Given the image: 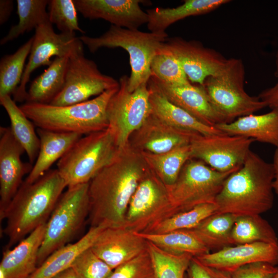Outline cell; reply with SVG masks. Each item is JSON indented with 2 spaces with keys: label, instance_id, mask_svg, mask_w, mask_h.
<instances>
[{
  "label": "cell",
  "instance_id": "obj_1",
  "mask_svg": "<svg viewBox=\"0 0 278 278\" xmlns=\"http://www.w3.org/2000/svg\"><path fill=\"white\" fill-rule=\"evenodd\" d=\"M148 169L142 153L129 143L89 182L91 227H124L126 212Z\"/></svg>",
  "mask_w": 278,
  "mask_h": 278
},
{
  "label": "cell",
  "instance_id": "obj_2",
  "mask_svg": "<svg viewBox=\"0 0 278 278\" xmlns=\"http://www.w3.org/2000/svg\"><path fill=\"white\" fill-rule=\"evenodd\" d=\"M273 179L272 163L250 150L242 165L224 180L215 199L216 213L239 217L268 211L273 205Z\"/></svg>",
  "mask_w": 278,
  "mask_h": 278
},
{
  "label": "cell",
  "instance_id": "obj_3",
  "mask_svg": "<svg viewBox=\"0 0 278 278\" xmlns=\"http://www.w3.org/2000/svg\"><path fill=\"white\" fill-rule=\"evenodd\" d=\"M66 187L57 169H49L32 183L23 181L0 216L1 220H7L4 233L8 241L5 249H11L47 222Z\"/></svg>",
  "mask_w": 278,
  "mask_h": 278
},
{
  "label": "cell",
  "instance_id": "obj_4",
  "mask_svg": "<svg viewBox=\"0 0 278 278\" xmlns=\"http://www.w3.org/2000/svg\"><path fill=\"white\" fill-rule=\"evenodd\" d=\"M119 86L79 103L55 106L25 102L20 107L38 128L87 135L108 128V104Z\"/></svg>",
  "mask_w": 278,
  "mask_h": 278
},
{
  "label": "cell",
  "instance_id": "obj_5",
  "mask_svg": "<svg viewBox=\"0 0 278 278\" xmlns=\"http://www.w3.org/2000/svg\"><path fill=\"white\" fill-rule=\"evenodd\" d=\"M167 38L166 32H146L112 25L98 37L85 35L79 37L92 53L103 47H120L128 52L131 66L128 83L130 92L134 91L141 84L148 83L151 76V61Z\"/></svg>",
  "mask_w": 278,
  "mask_h": 278
},
{
  "label": "cell",
  "instance_id": "obj_6",
  "mask_svg": "<svg viewBox=\"0 0 278 278\" xmlns=\"http://www.w3.org/2000/svg\"><path fill=\"white\" fill-rule=\"evenodd\" d=\"M120 150L109 128L95 132L77 141L58 161L57 169L67 187L88 183Z\"/></svg>",
  "mask_w": 278,
  "mask_h": 278
},
{
  "label": "cell",
  "instance_id": "obj_7",
  "mask_svg": "<svg viewBox=\"0 0 278 278\" xmlns=\"http://www.w3.org/2000/svg\"><path fill=\"white\" fill-rule=\"evenodd\" d=\"M245 67L239 59H229L220 74L207 78L202 85L207 98L224 123L253 114L267 107L258 96L249 95L244 88Z\"/></svg>",
  "mask_w": 278,
  "mask_h": 278
},
{
  "label": "cell",
  "instance_id": "obj_8",
  "mask_svg": "<svg viewBox=\"0 0 278 278\" xmlns=\"http://www.w3.org/2000/svg\"><path fill=\"white\" fill-rule=\"evenodd\" d=\"M89 183L67 187L46 223L37 268L55 251L76 236L89 215Z\"/></svg>",
  "mask_w": 278,
  "mask_h": 278
},
{
  "label": "cell",
  "instance_id": "obj_9",
  "mask_svg": "<svg viewBox=\"0 0 278 278\" xmlns=\"http://www.w3.org/2000/svg\"><path fill=\"white\" fill-rule=\"evenodd\" d=\"M235 171L221 172L201 160H188L176 182L167 187L175 214L200 204L215 203L224 180Z\"/></svg>",
  "mask_w": 278,
  "mask_h": 278
},
{
  "label": "cell",
  "instance_id": "obj_10",
  "mask_svg": "<svg viewBox=\"0 0 278 278\" xmlns=\"http://www.w3.org/2000/svg\"><path fill=\"white\" fill-rule=\"evenodd\" d=\"M128 79L126 75L119 78V89L111 98L107 108L108 128L120 149L128 144L132 133L152 113L148 83L130 92Z\"/></svg>",
  "mask_w": 278,
  "mask_h": 278
},
{
  "label": "cell",
  "instance_id": "obj_11",
  "mask_svg": "<svg viewBox=\"0 0 278 278\" xmlns=\"http://www.w3.org/2000/svg\"><path fill=\"white\" fill-rule=\"evenodd\" d=\"M174 214L167 186L148 166L131 197L124 227L145 233Z\"/></svg>",
  "mask_w": 278,
  "mask_h": 278
},
{
  "label": "cell",
  "instance_id": "obj_12",
  "mask_svg": "<svg viewBox=\"0 0 278 278\" xmlns=\"http://www.w3.org/2000/svg\"><path fill=\"white\" fill-rule=\"evenodd\" d=\"M83 52V43L75 33H56L49 19L35 29L28 61L25 66L20 84L13 95L15 102L26 101V85L31 74L39 67L49 65L51 58L68 57Z\"/></svg>",
  "mask_w": 278,
  "mask_h": 278
},
{
  "label": "cell",
  "instance_id": "obj_13",
  "mask_svg": "<svg viewBox=\"0 0 278 278\" xmlns=\"http://www.w3.org/2000/svg\"><path fill=\"white\" fill-rule=\"evenodd\" d=\"M119 85V81L101 73L94 61L85 57L84 52L79 53L69 58L64 86L50 104L83 102Z\"/></svg>",
  "mask_w": 278,
  "mask_h": 278
},
{
  "label": "cell",
  "instance_id": "obj_14",
  "mask_svg": "<svg viewBox=\"0 0 278 278\" xmlns=\"http://www.w3.org/2000/svg\"><path fill=\"white\" fill-rule=\"evenodd\" d=\"M255 140L239 135L198 134L190 143L191 159L202 161L221 172L238 170Z\"/></svg>",
  "mask_w": 278,
  "mask_h": 278
},
{
  "label": "cell",
  "instance_id": "obj_15",
  "mask_svg": "<svg viewBox=\"0 0 278 278\" xmlns=\"http://www.w3.org/2000/svg\"><path fill=\"white\" fill-rule=\"evenodd\" d=\"M160 50L173 55L181 63L189 82L200 85L207 78L222 72L229 60L198 41L178 37L167 38Z\"/></svg>",
  "mask_w": 278,
  "mask_h": 278
},
{
  "label": "cell",
  "instance_id": "obj_16",
  "mask_svg": "<svg viewBox=\"0 0 278 278\" xmlns=\"http://www.w3.org/2000/svg\"><path fill=\"white\" fill-rule=\"evenodd\" d=\"M0 216L22 185L23 177L33 165L23 162V147L14 136L10 127H0Z\"/></svg>",
  "mask_w": 278,
  "mask_h": 278
},
{
  "label": "cell",
  "instance_id": "obj_17",
  "mask_svg": "<svg viewBox=\"0 0 278 278\" xmlns=\"http://www.w3.org/2000/svg\"><path fill=\"white\" fill-rule=\"evenodd\" d=\"M198 134L171 127L151 113L142 126L132 133L129 144L140 152L161 154L189 145Z\"/></svg>",
  "mask_w": 278,
  "mask_h": 278
},
{
  "label": "cell",
  "instance_id": "obj_18",
  "mask_svg": "<svg viewBox=\"0 0 278 278\" xmlns=\"http://www.w3.org/2000/svg\"><path fill=\"white\" fill-rule=\"evenodd\" d=\"M142 0H74L78 12L90 20L103 19L112 25L136 30L147 24L148 15Z\"/></svg>",
  "mask_w": 278,
  "mask_h": 278
},
{
  "label": "cell",
  "instance_id": "obj_19",
  "mask_svg": "<svg viewBox=\"0 0 278 278\" xmlns=\"http://www.w3.org/2000/svg\"><path fill=\"white\" fill-rule=\"evenodd\" d=\"M113 270L147 250V241L125 227L105 228L91 247Z\"/></svg>",
  "mask_w": 278,
  "mask_h": 278
},
{
  "label": "cell",
  "instance_id": "obj_20",
  "mask_svg": "<svg viewBox=\"0 0 278 278\" xmlns=\"http://www.w3.org/2000/svg\"><path fill=\"white\" fill-rule=\"evenodd\" d=\"M204 265L229 273L254 262L278 264V245L263 242L227 246L196 257Z\"/></svg>",
  "mask_w": 278,
  "mask_h": 278
},
{
  "label": "cell",
  "instance_id": "obj_21",
  "mask_svg": "<svg viewBox=\"0 0 278 278\" xmlns=\"http://www.w3.org/2000/svg\"><path fill=\"white\" fill-rule=\"evenodd\" d=\"M150 79L171 103L183 109L202 123L211 127L224 123L211 104L202 85L172 84L151 75Z\"/></svg>",
  "mask_w": 278,
  "mask_h": 278
},
{
  "label": "cell",
  "instance_id": "obj_22",
  "mask_svg": "<svg viewBox=\"0 0 278 278\" xmlns=\"http://www.w3.org/2000/svg\"><path fill=\"white\" fill-rule=\"evenodd\" d=\"M46 223L37 228L13 248L5 249L0 263V278H29L33 273Z\"/></svg>",
  "mask_w": 278,
  "mask_h": 278
},
{
  "label": "cell",
  "instance_id": "obj_23",
  "mask_svg": "<svg viewBox=\"0 0 278 278\" xmlns=\"http://www.w3.org/2000/svg\"><path fill=\"white\" fill-rule=\"evenodd\" d=\"M148 87L152 113L166 124L204 135L225 134L215 127L202 123L183 109L170 102L150 79Z\"/></svg>",
  "mask_w": 278,
  "mask_h": 278
},
{
  "label": "cell",
  "instance_id": "obj_24",
  "mask_svg": "<svg viewBox=\"0 0 278 278\" xmlns=\"http://www.w3.org/2000/svg\"><path fill=\"white\" fill-rule=\"evenodd\" d=\"M37 133L40 139V149L32 170L24 181L28 184L44 175L82 136L78 133L57 132L40 128Z\"/></svg>",
  "mask_w": 278,
  "mask_h": 278
},
{
  "label": "cell",
  "instance_id": "obj_25",
  "mask_svg": "<svg viewBox=\"0 0 278 278\" xmlns=\"http://www.w3.org/2000/svg\"><path fill=\"white\" fill-rule=\"evenodd\" d=\"M215 127L226 134L251 138L278 146V109H272L263 114L242 116Z\"/></svg>",
  "mask_w": 278,
  "mask_h": 278
},
{
  "label": "cell",
  "instance_id": "obj_26",
  "mask_svg": "<svg viewBox=\"0 0 278 278\" xmlns=\"http://www.w3.org/2000/svg\"><path fill=\"white\" fill-rule=\"evenodd\" d=\"M230 1L186 0L183 4L172 8L156 7L146 10L148 15L147 27L150 32L164 33L174 23L185 18L201 15L214 10Z\"/></svg>",
  "mask_w": 278,
  "mask_h": 278
},
{
  "label": "cell",
  "instance_id": "obj_27",
  "mask_svg": "<svg viewBox=\"0 0 278 278\" xmlns=\"http://www.w3.org/2000/svg\"><path fill=\"white\" fill-rule=\"evenodd\" d=\"M104 229L101 227H91L88 232L76 242L67 244L52 253L29 278H51L71 267L77 256L91 248Z\"/></svg>",
  "mask_w": 278,
  "mask_h": 278
},
{
  "label": "cell",
  "instance_id": "obj_28",
  "mask_svg": "<svg viewBox=\"0 0 278 278\" xmlns=\"http://www.w3.org/2000/svg\"><path fill=\"white\" fill-rule=\"evenodd\" d=\"M68 59L56 57L47 68L32 81L25 102L50 104L64 86Z\"/></svg>",
  "mask_w": 278,
  "mask_h": 278
},
{
  "label": "cell",
  "instance_id": "obj_29",
  "mask_svg": "<svg viewBox=\"0 0 278 278\" xmlns=\"http://www.w3.org/2000/svg\"><path fill=\"white\" fill-rule=\"evenodd\" d=\"M0 104L6 111L10 129L17 141L24 149L29 162L34 163L40 149V139L33 123L26 116L16 102L6 95L0 97Z\"/></svg>",
  "mask_w": 278,
  "mask_h": 278
},
{
  "label": "cell",
  "instance_id": "obj_30",
  "mask_svg": "<svg viewBox=\"0 0 278 278\" xmlns=\"http://www.w3.org/2000/svg\"><path fill=\"white\" fill-rule=\"evenodd\" d=\"M238 217L229 213H215L190 229L211 251L233 245L232 231Z\"/></svg>",
  "mask_w": 278,
  "mask_h": 278
},
{
  "label": "cell",
  "instance_id": "obj_31",
  "mask_svg": "<svg viewBox=\"0 0 278 278\" xmlns=\"http://www.w3.org/2000/svg\"><path fill=\"white\" fill-rule=\"evenodd\" d=\"M137 233L146 240L171 253L189 254L196 257L210 252L190 230H176L162 234Z\"/></svg>",
  "mask_w": 278,
  "mask_h": 278
},
{
  "label": "cell",
  "instance_id": "obj_32",
  "mask_svg": "<svg viewBox=\"0 0 278 278\" xmlns=\"http://www.w3.org/2000/svg\"><path fill=\"white\" fill-rule=\"evenodd\" d=\"M141 152L148 167L167 187L176 182L182 167L191 159L190 144L161 154Z\"/></svg>",
  "mask_w": 278,
  "mask_h": 278
},
{
  "label": "cell",
  "instance_id": "obj_33",
  "mask_svg": "<svg viewBox=\"0 0 278 278\" xmlns=\"http://www.w3.org/2000/svg\"><path fill=\"white\" fill-rule=\"evenodd\" d=\"M231 237L233 245L255 242L278 245L274 230L260 215L238 217L232 229Z\"/></svg>",
  "mask_w": 278,
  "mask_h": 278
},
{
  "label": "cell",
  "instance_id": "obj_34",
  "mask_svg": "<svg viewBox=\"0 0 278 278\" xmlns=\"http://www.w3.org/2000/svg\"><path fill=\"white\" fill-rule=\"evenodd\" d=\"M48 2V0H17L19 21L1 39L0 44H6L25 32L36 29L40 24L48 20L46 11Z\"/></svg>",
  "mask_w": 278,
  "mask_h": 278
},
{
  "label": "cell",
  "instance_id": "obj_35",
  "mask_svg": "<svg viewBox=\"0 0 278 278\" xmlns=\"http://www.w3.org/2000/svg\"><path fill=\"white\" fill-rule=\"evenodd\" d=\"M33 37L13 54L3 56L0 61V97L13 95L21 82L25 63L29 55Z\"/></svg>",
  "mask_w": 278,
  "mask_h": 278
},
{
  "label": "cell",
  "instance_id": "obj_36",
  "mask_svg": "<svg viewBox=\"0 0 278 278\" xmlns=\"http://www.w3.org/2000/svg\"><path fill=\"white\" fill-rule=\"evenodd\" d=\"M147 248L155 278H185L192 255L171 253L148 241Z\"/></svg>",
  "mask_w": 278,
  "mask_h": 278
},
{
  "label": "cell",
  "instance_id": "obj_37",
  "mask_svg": "<svg viewBox=\"0 0 278 278\" xmlns=\"http://www.w3.org/2000/svg\"><path fill=\"white\" fill-rule=\"evenodd\" d=\"M216 211L215 203L200 204L163 220L145 233L162 234L176 230L192 229L206 218L215 213Z\"/></svg>",
  "mask_w": 278,
  "mask_h": 278
},
{
  "label": "cell",
  "instance_id": "obj_38",
  "mask_svg": "<svg viewBox=\"0 0 278 278\" xmlns=\"http://www.w3.org/2000/svg\"><path fill=\"white\" fill-rule=\"evenodd\" d=\"M48 19L62 33H84L79 25L77 10L74 0H50L48 4Z\"/></svg>",
  "mask_w": 278,
  "mask_h": 278
},
{
  "label": "cell",
  "instance_id": "obj_39",
  "mask_svg": "<svg viewBox=\"0 0 278 278\" xmlns=\"http://www.w3.org/2000/svg\"><path fill=\"white\" fill-rule=\"evenodd\" d=\"M151 75L172 84H186L189 82L179 60L171 54L160 50L153 58Z\"/></svg>",
  "mask_w": 278,
  "mask_h": 278
},
{
  "label": "cell",
  "instance_id": "obj_40",
  "mask_svg": "<svg viewBox=\"0 0 278 278\" xmlns=\"http://www.w3.org/2000/svg\"><path fill=\"white\" fill-rule=\"evenodd\" d=\"M71 267L79 278H109L113 271L91 248L80 253Z\"/></svg>",
  "mask_w": 278,
  "mask_h": 278
},
{
  "label": "cell",
  "instance_id": "obj_41",
  "mask_svg": "<svg viewBox=\"0 0 278 278\" xmlns=\"http://www.w3.org/2000/svg\"><path fill=\"white\" fill-rule=\"evenodd\" d=\"M109 278H155L148 248L115 268Z\"/></svg>",
  "mask_w": 278,
  "mask_h": 278
},
{
  "label": "cell",
  "instance_id": "obj_42",
  "mask_svg": "<svg viewBox=\"0 0 278 278\" xmlns=\"http://www.w3.org/2000/svg\"><path fill=\"white\" fill-rule=\"evenodd\" d=\"M278 267L258 262L242 266L231 273L232 278H273Z\"/></svg>",
  "mask_w": 278,
  "mask_h": 278
},
{
  "label": "cell",
  "instance_id": "obj_43",
  "mask_svg": "<svg viewBox=\"0 0 278 278\" xmlns=\"http://www.w3.org/2000/svg\"><path fill=\"white\" fill-rule=\"evenodd\" d=\"M188 278H232L230 273L206 266L193 257L186 272Z\"/></svg>",
  "mask_w": 278,
  "mask_h": 278
},
{
  "label": "cell",
  "instance_id": "obj_44",
  "mask_svg": "<svg viewBox=\"0 0 278 278\" xmlns=\"http://www.w3.org/2000/svg\"><path fill=\"white\" fill-rule=\"evenodd\" d=\"M276 78L277 81L273 86L264 90L258 96L272 109H278V76Z\"/></svg>",
  "mask_w": 278,
  "mask_h": 278
},
{
  "label": "cell",
  "instance_id": "obj_45",
  "mask_svg": "<svg viewBox=\"0 0 278 278\" xmlns=\"http://www.w3.org/2000/svg\"><path fill=\"white\" fill-rule=\"evenodd\" d=\"M13 9L12 0L0 1V24H5L9 19Z\"/></svg>",
  "mask_w": 278,
  "mask_h": 278
},
{
  "label": "cell",
  "instance_id": "obj_46",
  "mask_svg": "<svg viewBox=\"0 0 278 278\" xmlns=\"http://www.w3.org/2000/svg\"><path fill=\"white\" fill-rule=\"evenodd\" d=\"M272 164L274 168V179L272 183V187L274 192L278 197V146L276 147L274 151Z\"/></svg>",
  "mask_w": 278,
  "mask_h": 278
},
{
  "label": "cell",
  "instance_id": "obj_47",
  "mask_svg": "<svg viewBox=\"0 0 278 278\" xmlns=\"http://www.w3.org/2000/svg\"><path fill=\"white\" fill-rule=\"evenodd\" d=\"M51 278H79L73 269L70 267L56 274Z\"/></svg>",
  "mask_w": 278,
  "mask_h": 278
},
{
  "label": "cell",
  "instance_id": "obj_48",
  "mask_svg": "<svg viewBox=\"0 0 278 278\" xmlns=\"http://www.w3.org/2000/svg\"><path fill=\"white\" fill-rule=\"evenodd\" d=\"M275 76L276 77L278 76V51L276 55L275 59Z\"/></svg>",
  "mask_w": 278,
  "mask_h": 278
},
{
  "label": "cell",
  "instance_id": "obj_49",
  "mask_svg": "<svg viewBox=\"0 0 278 278\" xmlns=\"http://www.w3.org/2000/svg\"><path fill=\"white\" fill-rule=\"evenodd\" d=\"M273 278H278V270L275 273V274L274 275Z\"/></svg>",
  "mask_w": 278,
  "mask_h": 278
},
{
  "label": "cell",
  "instance_id": "obj_50",
  "mask_svg": "<svg viewBox=\"0 0 278 278\" xmlns=\"http://www.w3.org/2000/svg\"><path fill=\"white\" fill-rule=\"evenodd\" d=\"M185 278H188V276H187V273H186V275H185Z\"/></svg>",
  "mask_w": 278,
  "mask_h": 278
}]
</instances>
